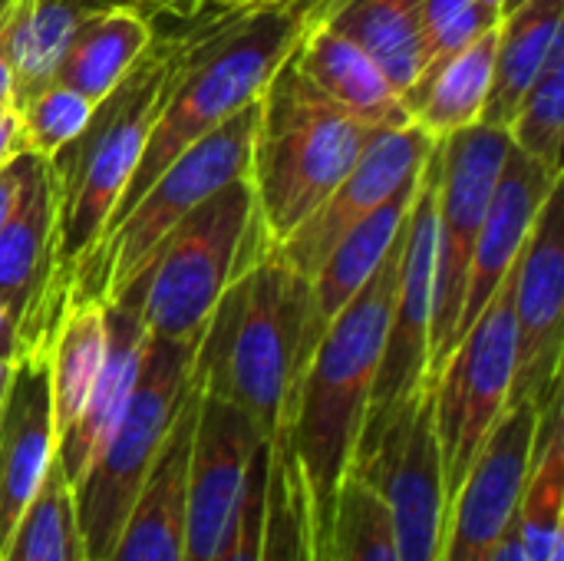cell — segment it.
I'll use <instances>...</instances> for the list:
<instances>
[{"instance_id": "cell-1", "label": "cell", "mask_w": 564, "mask_h": 561, "mask_svg": "<svg viewBox=\"0 0 564 561\" xmlns=\"http://www.w3.org/2000/svg\"><path fill=\"white\" fill-rule=\"evenodd\" d=\"M321 334L311 278L268 245L212 308L195 341L192 380L245 410L264 436H278Z\"/></svg>"}, {"instance_id": "cell-2", "label": "cell", "mask_w": 564, "mask_h": 561, "mask_svg": "<svg viewBox=\"0 0 564 561\" xmlns=\"http://www.w3.org/2000/svg\"><path fill=\"white\" fill-rule=\"evenodd\" d=\"M311 20L314 0H274L264 7L225 10L221 23L195 36L106 231L175 162V155L264 93L268 79L291 56Z\"/></svg>"}, {"instance_id": "cell-3", "label": "cell", "mask_w": 564, "mask_h": 561, "mask_svg": "<svg viewBox=\"0 0 564 561\" xmlns=\"http://www.w3.org/2000/svg\"><path fill=\"white\" fill-rule=\"evenodd\" d=\"M403 228L367 284L324 327L294 393L281 436L317 503H334L350 473L390 324Z\"/></svg>"}, {"instance_id": "cell-4", "label": "cell", "mask_w": 564, "mask_h": 561, "mask_svg": "<svg viewBox=\"0 0 564 561\" xmlns=\"http://www.w3.org/2000/svg\"><path fill=\"white\" fill-rule=\"evenodd\" d=\"M192 43L195 36L152 43L129 76L96 103L86 129L50 159L56 188V258L73 278L96 251Z\"/></svg>"}, {"instance_id": "cell-5", "label": "cell", "mask_w": 564, "mask_h": 561, "mask_svg": "<svg viewBox=\"0 0 564 561\" xmlns=\"http://www.w3.org/2000/svg\"><path fill=\"white\" fill-rule=\"evenodd\" d=\"M258 106L248 182L258 218L278 245L324 205L377 129L311 89L291 56L274 69Z\"/></svg>"}, {"instance_id": "cell-6", "label": "cell", "mask_w": 564, "mask_h": 561, "mask_svg": "<svg viewBox=\"0 0 564 561\" xmlns=\"http://www.w3.org/2000/svg\"><path fill=\"white\" fill-rule=\"evenodd\" d=\"M274 245L245 179L195 205L152 251L139 278L109 304L129 308L149 337L195 344L225 288Z\"/></svg>"}, {"instance_id": "cell-7", "label": "cell", "mask_w": 564, "mask_h": 561, "mask_svg": "<svg viewBox=\"0 0 564 561\" xmlns=\"http://www.w3.org/2000/svg\"><path fill=\"white\" fill-rule=\"evenodd\" d=\"M192 354L195 344L149 337L135 390L116 430L73 486L86 561L109 555L126 516L132 513L165 436L192 393Z\"/></svg>"}, {"instance_id": "cell-8", "label": "cell", "mask_w": 564, "mask_h": 561, "mask_svg": "<svg viewBox=\"0 0 564 561\" xmlns=\"http://www.w3.org/2000/svg\"><path fill=\"white\" fill-rule=\"evenodd\" d=\"M258 99L175 155V162L139 195V202L99 238L96 251L79 265L73 278V298L116 301L139 278L162 238L195 205H202L221 185L248 175L261 109Z\"/></svg>"}, {"instance_id": "cell-9", "label": "cell", "mask_w": 564, "mask_h": 561, "mask_svg": "<svg viewBox=\"0 0 564 561\" xmlns=\"http://www.w3.org/2000/svg\"><path fill=\"white\" fill-rule=\"evenodd\" d=\"M436 182H440V142L423 162L416 195L403 222V248L397 265L390 324H387L383 354H380L354 463H360L430 387L426 370H430V324H433V301H436Z\"/></svg>"}, {"instance_id": "cell-10", "label": "cell", "mask_w": 564, "mask_h": 561, "mask_svg": "<svg viewBox=\"0 0 564 561\" xmlns=\"http://www.w3.org/2000/svg\"><path fill=\"white\" fill-rule=\"evenodd\" d=\"M512 274V271H509ZM516 380V314L512 278L502 281L486 311L466 327L430 384L433 427L443 463L446 506L469 476L476 456L509 410Z\"/></svg>"}, {"instance_id": "cell-11", "label": "cell", "mask_w": 564, "mask_h": 561, "mask_svg": "<svg viewBox=\"0 0 564 561\" xmlns=\"http://www.w3.org/2000/svg\"><path fill=\"white\" fill-rule=\"evenodd\" d=\"M512 139L506 129L473 122L440 139L436 182V301L430 324V384L459 341V314L479 228L486 222Z\"/></svg>"}, {"instance_id": "cell-12", "label": "cell", "mask_w": 564, "mask_h": 561, "mask_svg": "<svg viewBox=\"0 0 564 561\" xmlns=\"http://www.w3.org/2000/svg\"><path fill=\"white\" fill-rule=\"evenodd\" d=\"M350 473L373 483L387 499L400 561H440L446 493L430 387L383 433V440L350 466Z\"/></svg>"}, {"instance_id": "cell-13", "label": "cell", "mask_w": 564, "mask_h": 561, "mask_svg": "<svg viewBox=\"0 0 564 561\" xmlns=\"http://www.w3.org/2000/svg\"><path fill=\"white\" fill-rule=\"evenodd\" d=\"M516 380L509 403H549L562 390L564 212L562 185L552 188L512 268Z\"/></svg>"}, {"instance_id": "cell-14", "label": "cell", "mask_w": 564, "mask_h": 561, "mask_svg": "<svg viewBox=\"0 0 564 561\" xmlns=\"http://www.w3.org/2000/svg\"><path fill=\"white\" fill-rule=\"evenodd\" d=\"M545 407L535 400L509 403L446 506L440 561H492L496 546L516 519Z\"/></svg>"}, {"instance_id": "cell-15", "label": "cell", "mask_w": 564, "mask_h": 561, "mask_svg": "<svg viewBox=\"0 0 564 561\" xmlns=\"http://www.w3.org/2000/svg\"><path fill=\"white\" fill-rule=\"evenodd\" d=\"M271 440L235 403L202 393L185 470V561H215L245 496L258 446Z\"/></svg>"}, {"instance_id": "cell-16", "label": "cell", "mask_w": 564, "mask_h": 561, "mask_svg": "<svg viewBox=\"0 0 564 561\" xmlns=\"http://www.w3.org/2000/svg\"><path fill=\"white\" fill-rule=\"evenodd\" d=\"M433 145L436 139H430L413 122L377 129L357 155L354 169L324 198V205L307 215L284 241H278L284 261L304 278H314V271L324 265L327 251L347 228H354L364 215H370L377 205L393 198L410 179L420 175Z\"/></svg>"}, {"instance_id": "cell-17", "label": "cell", "mask_w": 564, "mask_h": 561, "mask_svg": "<svg viewBox=\"0 0 564 561\" xmlns=\"http://www.w3.org/2000/svg\"><path fill=\"white\" fill-rule=\"evenodd\" d=\"M56 450L46 350H20L0 407V549L46 479Z\"/></svg>"}, {"instance_id": "cell-18", "label": "cell", "mask_w": 564, "mask_h": 561, "mask_svg": "<svg viewBox=\"0 0 564 561\" xmlns=\"http://www.w3.org/2000/svg\"><path fill=\"white\" fill-rule=\"evenodd\" d=\"M558 185H562V172H549L545 165L532 162L529 155L509 149L506 165L496 182V192H492V202H489V212H486V222H482L476 248H473L466 298H463V314H459V337L486 311V304L496 298V291L516 268L519 251L539 218V208Z\"/></svg>"}, {"instance_id": "cell-19", "label": "cell", "mask_w": 564, "mask_h": 561, "mask_svg": "<svg viewBox=\"0 0 564 561\" xmlns=\"http://www.w3.org/2000/svg\"><path fill=\"white\" fill-rule=\"evenodd\" d=\"M198 387L182 403L165 446L126 516L109 555L99 561H185V470L192 453Z\"/></svg>"}, {"instance_id": "cell-20", "label": "cell", "mask_w": 564, "mask_h": 561, "mask_svg": "<svg viewBox=\"0 0 564 561\" xmlns=\"http://www.w3.org/2000/svg\"><path fill=\"white\" fill-rule=\"evenodd\" d=\"M291 63L311 89H317L324 99L357 116L360 122L373 129L410 126L400 89L370 60V53L334 23L311 20L304 36L291 50Z\"/></svg>"}, {"instance_id": "cell-21", "label": "cell", "mask_w": 564, "mask_h": 561, "mask_svg": "<svg viewBox=\"0 0 564 561\" xmlns=\"http://www.w3.org/2000/svg\"><path fill=\"white\" fill-rule=\"evenodd\" d=\"M106 324H109V344H106L102 370L89 390L86 407L69 423V430L56 436V450H53V460L63 470V476L69 479V486L79 483V476L89 470V463L96 460V453L106 446L109 433L116 430V423L135 390V380L142 370V354L149 344V331L122 304L106 301Z\"/></svg>"}, {"instance_id": "cell-22", "label": "cell", "mask_w": 564, "mask_h": 561, "mask_svg": "<svg viewBox=\"0 0 564 561\" xmlns=\"http://www.w3.org/2000/svg\"><path fill=\"white\" fill-rule=\"evenodd\" d=\"M152 46V23L132 3L86 10L66 43L53 83H63L86 99H106Z\"/></svg>"}, {"instance_id": "cell-23", "label": "cell", "mask_w": 564, "mask_h": 561, "mask_svg": "<svg viewBox=\"0 0 564 561\" xmlns=\"http://www.w3.org/2000/svg\"><path fill=\"white\" fill-rule=\"evenodd\" d=\"M499 23L466 43L463 50L433 60L423 76L403 93L410 122L420 126L430 139H446L482 119V106L492 86Z\"/></svg>"}, {"instance_id": "cell-24", "label": "cell", "mask_w": 564, "mask_h": 561, "mask_svg": "<svg viewBox=\"0 0 564 561\" xmlns=\"http://www.w3.org/2000/svg\"><path fill=\"white\" fill-rule=\"evenodd\" d=\"M564 0H525L502 13L496 40L492 86L482 106V122L506 129L529 86L545 69L549 56L564 43Z\"/></svg>"}, {"instance_id": "cell-25", "label": "cell", "mask_w": 564, "mask_h": 561, "mask_svg": "<svg viewBox=\"0 0 564 561\" xmlns=\"http://www.w3.org/2000/svg\"><path fill=\"white\" fill-rule=\"evenodd\" d=\"M416 182H420V175L410 179L393 198L377 205L370 215H364L354 228H347L337 238V245L327 251L324 265L314 271L311 294H314V314H317L321 327H327L340 314V308L367 284V278L377 271V265L397 241V235L406 222V212L413 205Z\"/></svg>"}, {"instance_id": "cell-26", "label": "cell", "mask_w": 564, "mask_h": 561, "mask_svg": "<svg viewBox=\"0 0 564 561\" xmlns=\"http://www.w3.org/2000/svg\"><path fill=\"white\" fill-rule=\"evenodd\" d=\"M420 3L423 0H340L321 20L364 46L403 96L426 69Z\"/></svg>"}, {"instance_id": "cell-27", "label": "cell", "mask_w": 564, "mask_h": 561, "mask_svg": "<svg viewBox=\"0 0 564 561\" xmlns=\"http://www.w3.org/2000/svg\"><path fill=\"white\" fill-rule=\"evenodd\" d=\"M109 344V324H106V301L99 298H73L63 311L50 344H46V364H50V400H53V427L56 436L69 430V423L79 417V410L89 400V390L102 370Z\"/></svg>"}, {"instance_id": "cell-28", "label": "cell", "mask_w": 564, "mask_h": 561, "mask_svg": "<svg viewBox=\"0 0 564 561\" xmlns=\"http://www.w3.org/2000/svg\"><path fill=\"white\" fill-rule=\"evenodd\" d=\"M79 17L69 0H3V53L13 79V106L53 83Z\"/></svg>"}, {"instance_id": "cell-29", "label": "cell", "mask_w": 564, "mask_h": 561, "mask_svg": "<svg viewBox=\"0 0 564 561\" xmlns=\"http://www.w3.org/2000/svg\"><path fill=\"white\" fill-rule=\"evenodd\" d=\"M562 503H564V430L562 390L542 410L535 453L522 483L512 529L525 549L529 561H549L562 546Z\"/></svg>"}, {"instance_id": "cell-30", "label": "cell", "mask_w": 564, "mask_h": 561, "mask_svg": "<svg viewBox=\"0 0 564 561\" xmlns=\"http://www.w3.org/2000/svg\"><path fill=\"white\" fill-rule=\"evenodd\" d=\"M0 561H86L73 506V486L56 466V460L50 463L43 486L7 536Z\"/></svg>"}, {"instance_id": "cell-31", "label": "cell", "mask_w": 564, "mask_h": 561, "mask_svg": "<svg viewBox=\"0 0 564 561\" xmlns=\"http://www.w3.org/2000/svg\"><path fill=\"white\" fill-rule=\"evenodd\" d=\"M330 559L400 561L387 499L357 473H347L330 506Z\"/></svg>"}, {"instance_id": "cell-32", "label": "cell", "mask_w": 564, "mask_h": 561, "mask_svg": "<svg viewBox=\"0 0 564 561\" xmlns=\"http://www.w3.org/2000/svg\"><path fill=\"white\" fill-rule=\"evenodd\" d=\"M512 149L545 165L549 172H562L564 142V43L549 56L539 79L529 86L522 103L516 106L506 126Z\"/></svg>"}, {"instance_id": "cell-33", "label": "cell", "mask_w": 564, "mask_h": 561, "mask_svg": "<svg viewBox=\"0 0 564 561\" xmlns=\"http://www.w3.org/2000/svg\"><path fill=\"white\" fill-rule=\"evenodd\" d=\"M17 109L30 152H36L40 159H53L86 129L96 103L63 83H50L30 99H23Z\"/></svg>"}, {"instance_id": "cell-34", "label": "cell", "mask_w": 564, "mask_h": 561, "mask_svg": "<svg viewBox=\"0 0 564 561\" xmlns=\"http://www.w3.org/2000/svg\"><path fill=\"white\" fill-rule=\"evenodd\" d=\"M420 20L430 66L433 60H443L492 30L502 20V10L482 0H423Z\"/></svg>"}, {"instance_id": "cell-35", "label": "cell", "mask_w": 564, "mask_h": 561, "mask_svg": "<svg viewBox=\"0 0 564 561\" xmlns=\"http://www.w3.org/2000/svg\"><path fill=\"white\" fill-rule=\"evenodd\" d=\"M268 473H271V440H264L251 460L245 496L228 529L225 546L215 561H261L264 555V526H268Z\"/></svg>"}, {"instance_id": "cell-36", "label": "cell", "mask_w": 564, "mask_h": 561, "mask_svg": "<svg viewBox=\"0 0 564 561\" xmlns=\"http://www.w3.org/2000/svg\"><path fill=\"white\" fill-rule=\"evenodd\" d=\"M26 165H30V152L17 155L7 169H0V231L7 228V222L13 218L20 195H23V182H26Z\"/></svg>"}, {"instance_id": "cell-37", "label": "cell", "mask_w": 564, "mask_h": 561, "mask_svg": "<svg viewBox=\"0 0 564 561\" xmlns=\"http://www.w3.org/2000/svg\"><path fill=\"white\" fill-rule=\"evenodd\" d=\"M23 152H30V145L23 136L20 109L7 103V106H0V169H7Z\"/></svg>"}, {"instance_id": "cell-38", "label": "cell", "mask_w": 564, "mask_h": 561, "mask_svg": "<svg viewBox=\"0 0 564 561\" xmlns=\"http://www.w3.org/2000/svg\"><path fill=\"white\" fill-rule=\"evenodd\" d=\"M13 106V79H10V66H7V53H3V0H0V106Z\"/></svg>"}, {"instance_id": "cell-39", "label": "cell", "mask_w": 564, "mask_h": 561, "mask_svg": "<svg viewBox=\"0 0 564 561\" xmlns=\"http://www.w3.org/2000/svg\"><path fill=\"white\" fill-rule=\"evenodd\" d=\"M492 561H529L525 559V549H522V542H519V536H516V529L509 526V532L502 536V542L496 546V555Z\"/></svg>"}, {"instance_id": "cell-40", "label": "cell", "mask_w": 564, "mask_h": 561, "mask_svg": "<svg viewBox=\"0 0 564 561\" xmlns=\"http://www.w3.org/2000/svg\"><path fill=\"white\" fill-rule=\"evenodd\" d=\"M0 347L17 350V341H13V321H10V311H7V301H3V298H0Z\"/></svg>"}, {"instance_id": "cell-41", "label": "cell", "mask_w": 564, "mask_h": 561, "mask_svg": "<svg viewBox=\"0 0 564 561\" xmlns=\"http://www.w3.org/2000/svg\"><path fill=\"white\" fill-rule=\"evenodd\" d=\"M13 357H17V350H10V347H0V407H3L7 384H10V367H13Z\"/></svg>"}, {"instance_id": "cell-42", "label": "cell", "mask_w": 564, "mask_h": 561, "mask_svg": "<svg viewBox=\"0 0 564 561\" xmlns=\"http://www.w3.org/2000/svg\"><path fill=\"white\" fill-rule=\"evenodd\" d=\"M162 7H172V10H198L202 3H218L225 7V0H159Z\"/></svg>"}, {"instance_id": "cell-43", "label": "cell", "mask_w": 564, "mask_h": 561, "mask_svg": "<svg viewBox=\"0 0 564 561\" xmlns=\"http://www.w3.org/2000/svg\"><path fill=\"white\" fill-rule=\"evenodd\" d=\"M264 3H274V0H225L221 10H245V7H264Z\"/></svg>"}, {"instance_id": "cell-44", "label": "cell", "mask_w": 564, "mask_h": 561, "mask_svg": "<svg viewBox=\"0 0 564 561\" xmlns=\"http://www.w3.org/2000/svg\"><path fill=\"white\" fill-rule=\"evenodd\" d=\"M525 0H502V13H509V10H516V7H522Z\"/></svg>"}, {"instance_id": "cell-45", "label": "cell", "mask_w": 564, "mask_h": 561, "mask_svg": "<svg viewBox=\"0 0 564 561\" xmlns=\"http://www.w3.org/2000/svg\"><path fill=\"white\" fill-rule=\"evenodd\" d=\"M549 561H564V542L555 549V552H552V555H549Z\"/></svg>"}, {"instance_id": "cell-46", "label": "cell", "mask_w": 564, "mask_h": 561, "mask_svg": "<svg viewBox=\"0 0 564 561\" xmlns=\"http://www.w3.org/2000/svg\"><path fill=\"white\" fill-rule=\"evenodd\" d=\"M321 561H334L330 559V532H327V546H324V555H321Z\"/></svg>"}, {"instance_id": "cell-47", "label": "cell", "mask_w": 564, "mask_h": 561, "mask_svg": "<svg viewBox=\"0 0 564 561\" xmlns=\"http://www.w3.org/2000/svg\"><path fill=\"white\" fill-rule=\"evenodd\" d=\"M482 3H492V7H499V10H502V0H482Z\"/></svg>"}]
</instances>
